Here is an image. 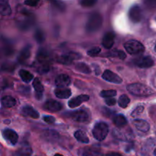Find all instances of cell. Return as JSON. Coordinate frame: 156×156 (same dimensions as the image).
<instances>
[{"label": "cell", "instance_id": "cell-49", "mask_svg": "<svg viewBox=\"0 0 156 156\" xmlns=\"http://www.w3.org/2000/svg\"><path fill=\"white\" fill-rule=\"evenodd\" d=\"M154 155L156 156V149H155V151H154Z\"/></svg>", "mask_w": 156, "mask_h": 156}, {"label": "cell", "instance_id": "cell-33", "mask_svg": "<svg viewBox=\"0 0 156 156\" xmlns=\"http://www.w3.org/2000/svg\"><path fill=\"white\" fill-rule=\"evenodd\" d=\"M117 91L115 90H108V91H102L100 93L101 97L102 98H113L116 96Z\"/></svg>", "mask_w": 156, "mask_h": 156}, {"label": "cell", "instance_id": "cell-10", "mask_svg": "<svg viewBox=\"0 0 156 156\" xmlns=\"http://www.w3.org/2000/svg\"><path fill=\"white\" fill-rule=\"evenodd\" d=\"M135 64L140 68H149L154 65V60L151 56H143L136 59Z\"/></svg>", "mask_w": 156, "mask_h": 156}, {"label": "cell", "instance_id": "cell-34", "mask_svg": "<svg viewBox=\"0 0 156 156\" xmlns=\"http://www.w3.org/2000/svg\"><path fill=\"white\" fill-rule=\"evenodd\" d=\"M97 2L98 0H81L80 4L83 7L88 8L91 7V6H94L97 3Z\"/></svg>", "mask_w": 156, "mask_h": 156}, {"label": "cell", "instance_id": "cell-27", "mask_svg": "<svg viewBox=\"0 0 156 156\" xmlns=\"http://www.w3.org/2000/svg\"><path fill=\"white\" fill-rule=\"evenodd\" d=\"M75 137L79 142H81L82 143H88L89 140L88 137L87 136L86 134L82 130H78L75 133Z\"/></svg>", "mask_w": 156, "mask_h": 156}, {"label": "cell", "instance_id": "cell-45", "mask_svg": "<svg viewBox=\"0 0 156 156\" xmlns=\"http://www.w3.org/2000/svg\"><path fill=\"white\" fill-rule=\"evenodd\" d=\"M44 120L47 123H53L56 120V119L54 118L53 117H51V116H45L44 117Z\"/></svg>", "mask_w": 156, "mask_h": 156}, {"label": "cell", "instance_id": "cell-14", "mask_svg": "<svg viewBox=\"0 0 156 156\" xmlns=\"http://www.w3.org/2000/svg\"><path fill=\"white\" fill-rule=\"evenodd\" d=\"M114 40H115V34L113 32H107L103 37L102 41V45L106 49H111L114 44Z\"/></svg>", "mask_w": 156, "mask_h": 156}, {"label": "cell", "instance_id": "cell-13", "mask_svg": "<svg viewBox=\"0 0 156 156\" xmlns=\"http://www.w3.org/2000/svg\"><path fill=\"white\" fill-rule=\"evenodd\" d=\"M88 100H89V96L87 95V94H81V95L71 99L69 101V106L71 108H76L80 105H82L83 102L88 101Z\"/></svg>", "mask_w": 156, "mask_h": 156}, {"label": "cell", "instance_id": "cell-1", "mask_svg": "<svg viewBox=\"0 0 156 156\" xmlns=\"http://www.w3.org/2000/svg\"><path fill=\"white\" fill-rule=\"evenodd\" d=\"M127 90L130 94L140 97H146L153 94L152 88L140 83L130 84L127 86Z\"/></svg>", "mask_w": 156, "mask_h": 156}, {"label": "cell", "instance_id": "cell-46", "mask_svg": "<svg viewBox=\"0 0 156 156\" xmlns=\"http://www.w3.org/2000/svg\"><path fill=\"white\" fill-rule=\"evenodd\" d=\"M105 102H106V104L108 105H109V106H113V105H116V100L114 98H108L105 100Z\"/></svg>", "mask_w": 156, "mask_h": 156}, {"label": "cell", "instance_id": "cell-29", "mask_svg": "<svg viewBox=\"0 0 156 156\" xmlns=\"http://www.w3.org/2000/svg\"><path fill=\"white\" fill-rule=\"evenodd\" d=\"M76 69L80 73H86V74H89L91 73V69L88 67V65L83 62H79L76 64Z\"/></svg>", "mask_w": 156, "mask_h": 156}, {"label": "cell", "instance_id": "cell-30", "mask_svg": "<svg viewBox=\"0 0 156 156\" xmlns=\"http://www.w3.org/2000/svg\"><path fill=\"white\" fill-rule=\"evenodd\" d=\"M129 102H130V99L126 94H123V95H121L119 98L118 105L122 108H126L129 104Z\"/></svg>", "mask_w": 156, "mask_h": 156}, {"label": "cell", "instance_id": "cell-32", "mask_svg": "<svg viewBox=\"0 0 156 156\" xmlns=\"http://www.w3.org/2000/svg\"><path fill=\"white\" fill-rule=\"evenodd\" d=\"M81 155L82 156H95L96 152L92 148L86 147L82 149V151H81Z\"/></svg>", "mask_w": 156, "mask_h": 156}, {"label": "cell", "instance_id": "cell-25", "mask_svg": "<svg viewBox=\"0 0 156 156\" xmlns=\"http://www.w3.org/2000/svg\"><path fill=\"white\" fill-rule=\"evenodd\" d=\"M114 123L118 127H123L126 126L127 121H126V117L122 114H118V115L114 116Z\"/></svg>", "mask_w": 156, "mask_h": 156}, {"label": "cell", "instance_id": "cell-21", "mask_svg": "<svg viewBox=\"0 0 156 156\" xmlns=\"http://www.w3.org/2000/svg\"><path fill=\"white\" fill-rule=\"evenodd\" d=\"M55 94L58 98L66 99L71 96L72 92L71 90L69 89V88H58L55 90Z\"/></svg>", "mask_w": 156, "mask_h": 156}, {"label": "cell", "instance_id": "cell-38", "mask_svg": "<svg viewBox=\"0 0 156 156\" xmlns=\"http://www.w3.org/2000/svg\"><path fill=\"white\" fill-rule=\"evenodd\" d=\"M3 49H4L5 54L6 56H9V55L13 54V52H14L13 47H12V45H10V44H8V43L7 44L5 43V45L4 46Z\"/></svg>", "mask_w": 156, "mask_h": 156}, {"label": "cell", "instance_id": "cell-19", "mask_svg": "<svg viewBox=\"0 0 156 156\" xmlns=\"http://www.w3.org/2000/svg\"><path fill=\"white\" fill-rule=\"evenodd\" d=\"M0 12L3 16H8L12 13V9L9 5V0H0Z\"/></svg>", "mask_w": 156, "mask_h": 156}, {"label": "cell", "instance_id": "cell-31", "mask_svg": "<svg viewBox=\"0 0 156 156\" xmlns=\"http://www.w3.org/2000/svg\"><path fill=\"white\" fill-rule=\"evenodd\" d=\"M34 38L37 42L39 43V44H42L45 41V34L42 30L37 29L34 33Z\"/></svg>", "mask_w": 156, "mask_h": 156}, {"label": "cell", "instance_id": "cell-24", "mask_svg": "<svg viewBox=\"0 0 156 156\" xmlns=\"http://www.w3.org/2000/svg\"><path fill=\"white\" fill-rule=\"evenodd\" d=\"M2 105L5 108H12V107L15 106L16 105V101L12 96H5L2 98L1 100Z\"/></svg>", "mask_w": 156, "mask_h": 156}, {"label": "cell", "instance_id": "cell-4", "mask_svg": "<svg viewBox=\"0 0 156 156\" xmlns=\"http://www.w3.org/2000/svg\"><path fill=\"white\" fill-rule=\"evenodd\" d=\"M109 133V128L108 124L104 122H99L96 123L92 130L93 136L98 141H103Z\"/></svg>", "mask_w": 156, "mask_h": 156}, {"label": "cell", "instance_id": "cell-16", "mask_svg": "<svg viewBox=\"0 0 156 156\" xmlns=\"http://www.w3.org/2000/svg\"><path fill=\"white\" fill-rule=\"evenodd\" d=\"M70 83H71V79L69 76L66 74L59 75L55 80V84L58 88H64L69 85Z\"/></svg>", "mask_w": 156, "mask_h": 156}, {"label": "cell", "instance_id": "cell-17", "mask_svg": "<svg viewBox=\"0 0 156 156\" xmlns=\"http://www.w3.org/2000/svg\"><path fill=\"white\" fill-rule=\"evenodd\" d=\"M33 87L35 90V93H36V98L37 100H41L43 97V93H44V86L37 78L34 79V80Z\"/></svg>", "mask_w": 156, "mask_h": 156}, {"label": "cell", "instance_id": "cell-5", "mask_svg": "<svg viewBox=\"0 0 156 156\" xmlns=\"http://www.w3.org/2000/svg\"><path fill=\"white\" fill-rule=\"evenodd\" d=\"M124 47L126 51L131 55L141 54L145 51V47L143 44L136 40H130L124 44Z\"/></svg>", "mask_w": 156, "mask_h": 156}, {"label": "cell", "instance_id": "cell-41", "mask_svg": "<svg viewBox=\"0 0 156 156\" xmlns=\"http://www.w3.org/2000/svg\"><path fill=\"white\" fill-rule=\"evenodd\" d=\"M50 1H51V2L53 3L57 9H59V10H63V9H65V5H64L63 3H62L61 2L57 1V0H50Z\"/></svg>", "mask_w": 156, "mask_h": 156}, {"label": "cell", "instance_id": "cell-23", "mask_svg": "<svg viewBox=\"0 0 156 156\" xmlns=\"http://www.w3.org/2000/svg\"><path fill=\"white\" fill-rule=\"evenodd\" d=\"M44 138L47 141H56L58 138H59V134L57 132L52 129H47L45 130L43 133Z\"/></svg>", "mask_w": 156, "mask_h": 156}, {"label": "cell", "instance_id": "cell-26", "mask_svg": "<svg viewBox=\"0 0 156 156\" xmlns=\"http://www.w3.org/2000/svg\"><path fill=\"white\" fill-rule=\"evenodd\" d=\"M19 76H20V77L21 78V79H22L24 82H26V83H28V82H30L34 78L33 74H31V73H29L28 71H27V70H24V69L20 70Z\"/></svg>", "mask_w": 156, "mask_h": 156}, {"label": "cell", "instance_id": "cell-43", "mask_svg": "<svg viewBox=\"0 0 156 156\" xmlns=\"http://www.w3.org/2000/svg\"><path fill=\"white\" fill-rule=\"evenodd\" d=\"M18 91L23 94H28L30 93V88L27 86H20Z\"/></svg>", "mask_w": 156, "mask_h": 156}, {"label": "cell", "instance_id": "cell-15", "mask_svg": "<svg viewBox=\"0 0 156 156\" xmlns=\"http://www.w3.org/2000/svg\"><path fill=\"white\" fill-rule=\"evenodd\" d=\"M3 136L6 140L9 142L11 144L15 145L18 140V136L16 133L12 129H6L3 130Z\"/></svg>", "mask_w": 156, "mask_h": 156}, {"label": "cell", "instance_id": "cell-39", "mask_svg": "<svg viewBox=\"0 0 156 156\" xmlns=\"http://www.w3.org/2000/svg\"><path fill=\"white\" fill-rule=\"evenodd\" d=\"M145 5L149 9H155L156 0H145Z\"/></svg>", "mask_w": 156, "mask_h": 156}, {"label": "cell", "instance_id": "cell-12", "mask_svg": "<svg viewBox=\"0 0 156 156\" xmlns=\"http://www.w3.org/2000/svg\"><path fill=\"white\" fill-rule=\"evenodd\" d=\"M44 110L50 112H56L62 109V105L55 100H49L45 102L44 105Z\"/></svg>", "mask_w": 156, "mask_h": 156}, {"label": "cell", "instance_id": "cell-37", "mask_svg": "<svg viewBox=\"0 0 156 156\" xmlns=\"http://www.w3.org/2000/svg\"><path fill=\"white\" fill-rule=\"evenodd\" d=\"M101 50L100 47H93L92 49L89 50L88 51V55L90 56H96L101 53Z\"/></svg>", "mask_w": 156, "mask_h": 156}, {"label": "cell", "instance_id": "cell-22", "mask_svg": "<svg viewBox=\"0 0 156 156\" xmlns=\"http://www.w3.org/2000/svg\"><path fill=\"white\" fill-rule=\"evenodd\" d=\"M22 113L26 116L30 117L31 118L37 119L39 117V113L35 111L32 107L25 106L22 108Z\"/></svg>", "mask_w": 156, "mask_h": 156}, {"label": "cell", "instance_id": "cell-3", "mask_svg": "<svg viewBox=\"0 0 156 156\" xmlns=\"http://www.w3.org/2000/svg\"><path fill=\"white\" fill-rule=\"evenodd\" d=\"M34 17L31 13L23 12L21 18L17 21V25L21 30H28L34 24Z\"/></svg>", "mask_w": 156, "mask_h": 156}, {"label": "cell", "instance_id": "cell-42", "mask_svg": "<svg viewBox=\"0 0 156 156\" xmlns=\"http://www.w3.org/2000/svg\"><path fill=\"white\" fill-rule=\"evenodd\" d=\"M49 70H50V66H49L48 64H43L39 68L38 71H39V73L42 74V73H47V72H49Z\"/></svg>", "mask_w": 156, "mask_h": 156}, {"label": "cell", "instance_id": "cell-44", "mask_svg": "<svg viewBox=\"0 0 156 156\" xmlns=\"http://www.w3.org/2000/svg\"><path fill=\"white\" fill-rule=\"evenodd\" d=\"M40 0H25L24 4L28 6H36L38 4Z\"/></svg>", "mask_w": 156, "mask_h": 156}, {"label": "cell", "instance_id": "cell-40", "mask_svg": "<svg viewBox=\"0 0 156 156\" xmlns=\"http://www.w3.org/2000/svg\"><path fill=\"white\" fill-rule=\"evenodd\" d=\"M143 110H144V108H143V106H139L137 107L136 108L135 110H134L133 111L132 114H131V116L132 117H136V116L140 115L141 113H143Z\"/></svg>", "mask_w": 156, "mask_h": 156}, {"label": "cell", "instance_id": "cell-50", "mask_svg": "<svg viewBox=\"0 0 156 156\" xmlns=\"http://www.w3.org/2000/svg\"><path fill=\"white\" fill-rule=\"evenodd\" d=\"M155 52H156V44H155Z\"/></svg>", "mask_w": 156, "mask_h": 156}, {"label": "cell", "instance_id": "cell-20", "mask_svg": "<svg viewBox=\"0 0 156 156\" xmlns=\"http://www.w3.org/2000/svg\"><path fill=\"white\" fill-rule=\"evenodd\" d=\"M30 56V48L29 46H26L20 52L18 56V61L20 63H23L25 62Z\"/></svg>", "mask_w": 156, "mask_h": 156}, {"label": "cell", "instance_id": "cell-9", "mask_svg": "<svg viewBox=\"0 0 156 156\" xmlns=\"http://www.w3.org/2000/svg\"><path fill=\"white\" fill-rule=\"evenodd\" d=\"M102 78L105 79V81L109 82H112L114 84H120L122 83L123 80H122L121 78L117 75L116 73H113L111 70H105L104 72L103 75H102Z\"/></svg>", "mask_w": 156, "mask_h": 156}, {"label": "cell", "instance_id": "cell-36", "mask_svg": "<svg viewBox=\"0 0 156 156\" xmlns=\"http://www.w3.org/2000/svg\"><path fill=\"white\" fill-rule=\"evenodd\" d=\"M15 68V66L12 63H9V62H5L3 63L2 66V70L5 72H12Z\"/></svg>", "mask_w": 156, "mask_h": 156}, {"label": "cell", "instance_id": "cell-35", "mask_svg": "<svg viewBox=\"0 0 156 156\" xmlns=\"http://www.w3.org/2000/svg\"><path fill=\"white\" fill-rule=\"evenodd\" d=\"M31 149L28 146H24V147H22L19 150V155L21 156H30L31 155Z\"/></svg>", "mask_w": 156, "mask_h": 156}, {"label": "cell", "instance_id": "cell-28", "mask_svg": "<svg viewBox=\"0 0 156 156\" xmlns=\"http://www.w3.org/2000/svg\"><path fill=\"white\" fill-rule=\"evenodd\" d=\"M107 56H111V57H117L120 59H124L126 57V53H124V52L121 51V50H114L108 53V54L106 55Z\"/></svg>", "mask_w": 156, "mask_h": 156}, {"label": "cell", "instance_id": "cell-2", "mask_svg": "<svg viewBox=\"0 0 156 156\" xmlns=\"http://www.w3.org/2000/svg\"><path fill=\"white\" fill-rule=\"evenodd\" d=\"M103 23V18L98 12H93L88 18L85 29L88 33H93L99 30Z\"/></svg>", "mask_w": 156, "mask_h": 156}, {"label": "cell", "instance_id": "cell-47", "mask_svg": "<svg viewBox=\"0 0 156 156\" xmlns=\"http://www.w3.org/2000/svg\"><path fill=\"white\" fill-rule=\"evenodd\" d=\"M106 156H123V155L117 153V152H109V153L107 154Z\"/></svg>", "mask_w": 156, "mask_h": 156}, {"label": "cell", "instance_id": "cell-6", "mask_svg": "<svg viewBox=\"0 0 156 156\" xmlns=\"http://www.w3.org/2000/svg\"><path fill=\"white\" fill-rule=\"evenodd\" d=\"M53 59L52 53L47 48L40 49L37 54V59L41 64H48Z\"/></svg>", "mask_w": 156, "mask_h": 156}, {"label": "cell", "instance_id": "cell-18", "mask_svg": "<svg viewBox=\"0 0 156 156\" xmlns=\"http://www.w3.org/2000/svg\"><path fill=\"white\" fill-rule=\"evenodd\" d=\"M133 124L138 130L142 131L143 133H147L150 129V126H149V123L144 120L138 119V120H134Z\"/></svg>", "mask_w": 156, "mask_h": 156}, {"label": "cell", "instance_id": "cell-8", "mask_svg": "<svg viewBox=\"0 0 156 156\" xmlns=\"http://www.w3.org/2000/svg\"><path fill=\"white\" fill-rule=\"evenodd\" d=\"M129 18L134 23L140 22L143 18V11L139 5H133L129 12Z\"/></svg>", "mask_w": 156, "mask_h": 156}, {"label": "cell", "instance_id": "cell-7", "mask_svg": "<svg viewBox=\"0 0 156 156\" xmlns=\"http://www.w3.org/2000/svg\"><path fill=\"white\" fill-rule=\"evenodd\" d=\"M81 55L78 53H69L66 54L59 56L57 58V62L59 63L64 64V65H70L73 63L74 59H79Z\"/></svg>", "mask_w": 156, "mask_h": 156}, {"label": "cell", "instance_id": "cell-11", "mask_svg": "<svg viewBox=\"0 0 156 156\" xmlns=\"http://www.w3.org/2000/svg\"><path fill=\"white\" fill-rule=\"evenodd\" d=\"M69 116L73 120L78 122H85L89 118V116H88V113L86 111H83V110H80V111H74V112L70 113V114Z\"/></svg>", "mask_w": 156, "mask_h": 156}, {"label": "cell", "instance_id": "cell-48", "mask_svg": "<svg viewBox=\"0 0 156 156\" xmlns=\"http://www.w3.org/2000/svg\"><path fill=\"white\" fill-rule=\"evenodd\" d=\"M54 156H63V155H60V154H56V155H55Z\"/></svg>", "mask_w": 156, "mask_h": 156}]
</instances>
